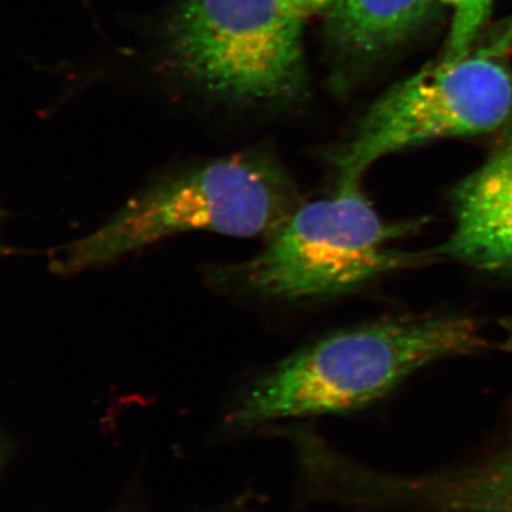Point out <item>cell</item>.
I'll return each mask as SVG.
<instances>
[{
  "label": "cell",
  "instance_id": "cell-7",
  "mask_svg": "<svg viewBox=\"0 0 512 512\" xmlns=\"http://www.w3.org/2000/svg\"><path fill=\"white\" fill-rule=\"evenodd\" d=\"M431 5L433 0H335L330 33L353 52H379L419 28Z\"/></svg>",
  "mask_w": 512,
  "mask_h": 512
},
{
  "label": "cell",
  "instance_id": "cell-11",
  "mask_svg": "<svg viewBox=\"0 0 512 512\" xmlns=\"http://www.w3.org/2000/svg\"><path fill=\"white\" fill-rule=\"evenodd\" d=\"M302 15L305 13L320 12L333 5L335 0H289Z\"/></svg>",
  "mask_w": 512,
  "mask_h": 512
},
{
  "label": "cell",
  "instance_id": "cell-9",
  "mask_svg": "<svg viewBox=\"0 0 512 512\" xmlns=\"http://www.w3.org/2000/svg\"><path fill=\"white\" fill-rule=\"evenodd\" d=\"M483 512H512V446L488 464L481 491Z\"/></svg>",
  "mask_w": 512,
  "mask_h": 512
},
{
  "label": "cell",
  "instance_id": "cell-10",
  "mask_svg": "<svg viewBox=\"0 0 512 512\" xmlns=\"http://www.w3.org/2000/svg\"><path fill=\"white\" fill-rule=\"evenodd\" d=\"M510 52H512V18L508 20L507 23H504V25L494 33V36L488 40L487 45L481 47L476 53L481 56L500 59V57Z\"/></svg>",
  "mask_w": 512,
  "mask_h": 512
},
{
  "label": "cell",
  "instance_id": "cell-4",
  "mask_svg": "<svg viewBox=\"0 0 512 512\" xmlns=\"http://www.w3.org/2000/svg\"><path fill=\"white\" fill-rule=\"evenodd\" d=\"M302 13L289 0H184L168 29L171 56L225 99H292L305 84Z\"/></svg>",
  "mask_w": 512,
  "mask_h": 512
},
{
  "label": "cell",
  "instance_id": "cell-3",
  "mask_svg": "<svg viewBox=\"0 0 512 512\" xmlns=\"http://www.w3.org/2000/svg\"><path fill=\"white\" fill-rule=\"evenodd\" d=\"M299 205L296 185L278 161L261 153L235 154L140 192L92 234L63 249L56 271L101 268L191 231L268 238Z\"/></svg>",
  "mask_w": 512,
  "mask_h": 512
},
{
  "label": "cell",
  "instance_id": "cell-12",
  "mask_svg": "<svg viewBox=\"0 0 512 512\" xmlns=\"http://www.w3.org/2000/svg\"><path fill=\"white\" fill-rule=\"evenodd\" d=\"M505 328V339L503 343V349L510 352L512 355V320L504 323Z\"/></svg>",
  "mask_w": 512,
  "mask_h": 512
},
{
  "label": "cell",
  "instance_id": "cell-6",
  "mask_svg": "<svg viewBox=\"0 0 512 512\" xmlns=\"http://www.w3.org/2000/svg\"><path fill=\"white\" fill-rule=\"evenodd\" d=\"M453 208L454 229L439 254L512 274V141L457 185Z\"/></svg>",
  "mask_w": 512,
  "mask_h": 512
},
{
  "label": "cell",
  "instance_id": "cell-5",
  "mask_svg": "<svg viewBox=\"0 0 512 512\" xmlns=\"http://www.w3.org/2000/svg\"><path fill=\"white\" fill-rule=\"evenodd\" d=\"M511 114L512 77L498 59L478 53L441 59L376 101L335 157L339 183H360L370 165L403 148L490 133Z\"/></svg>",
  "mask_w": 512,
  "mask_h": 512
},
{
  "label": "cell",
  "instance_id": "cell-1",
  "mask_svg": "<svg viewBox=\"0 0 512 512\" xmlns=\"http://www.w3.org/2000/svg\"><path fill=\"white\" fill-rule=\"evenodd\" d=\"M485 346L477 323L464 316L383 320L342 330L286 357L245 387L225 424L247 431L360 409L421 367Z\"/></svg>",
  "mask_w": 512,
  "mask_h": 512
},
{
  "label": "cell",
  "instance_id": "cell-2",
  "mask_svg": "<svg viewBox=\"0 0 512 512\" xmlns=\"http://www.w3.org/2000/svg\"><path fill=\"white\" fill-rule=\"evenodd\" d=\"M421 222H386L359 183H339L325 200L301 204L264 249L237 262L208 269V284L220 291L301 302L355 291L379 276L417 268L443 258L439 251L396 247Z\"/></svg>",
  "mask_w": 512,
  "mask_h": 512
},
{
  "label": "cell",
  "instance_id": "cell-13",
  "mask_svg": "<svg viewBox=\"0 0 512 512\" xmlns=\"http://www.w3.org/2000/svg\"><path fill=\"white\" fill-rule=\"evenodd\" d=\"M440 2L447 3V5L454 6V9H457L458 6L463 5L466 0H440Z\"/></svg>",
  "mask_w": 512,
  "mask_h": 512
},
{
  "label": "cell",
  "instance_id": "cell-8",
  "mask_svg": "<svg viewBox=\"0 0 512 512\" xmlns=\"http://www.w3.org/2000/svg\"><path fill=\"white\" fill-rule=\"evenodd\" d=\"M494 0H466L458 6L451 23L443 60L453 62L470 55V47L483 28Z\"/></svg>",
  "mask_w": 512,
  "mask_h": 512
}]
</instances>
